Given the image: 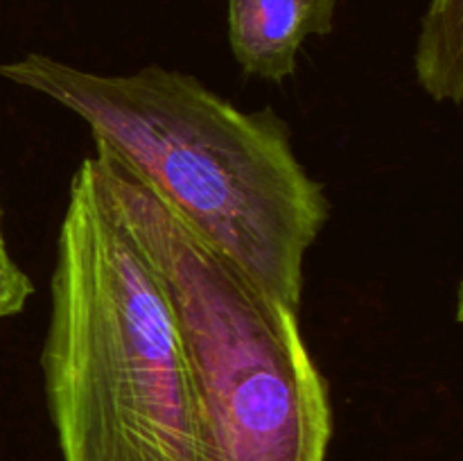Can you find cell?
<instances>
[{"label": "cell", "instance_id": "cell-1", "mask_svg": "<svg viewBox=\"0 0 463 461\" xmlns=\"http://www.w3.org/2000/svg\"><path fill=\"white\" fill-rule=\"evenodd\" d=\"M0 77L81 118L95 147L156 190L271 296L301 312L306 256L330 202L276 111H244L194 75L158 63L99 75L30 52L0 63Z\"/></svg>", "mask_w": 463, "mask_h": 461}, {"label": "cell", "instance_id": "cell-2", "mask_svg": "<svg viewBox=\"0 0 463 461\" xmlns=\"http://www.w3.org/2000/svg\"><path fill=\"white\" fill-rule=\"evenodd\" d=\"M41 373L63 461H211L165 283L93 156L72 174L59 224Z\"/></svg>", "mask_w": 463, "mask_h": 461}, {"label": "cell", "instance_id": "cell-3", "mask_svg": "<svg viewBox=\"0 0 463 461\" xmlns=\"http://www.w3.org/2000/svg\"><path fill=\"white\" fill-rule=\"evenodd\" d=\"M95 167L165 283L211 434V461H326L330 389L285 306L102 147Z\"/></svg>", "mask_w": 463, "mask_h": 461}, {"label": "cell", "instance_id": "cell-4", "mask_svg": "<svg viewBox=\"0 0 463 461\" xmlns=\"http://www.w3.org/2000/svg\"><path fill=\"white\" fill-rule=\"evenodd\" d=\"M339 0H226L229 45L247 77L283 84L310 36L335 27Z\"/></svg>", "mask_w": 463, "mask_h": 461}, {"label": "cell", "instance_id": "cell-5", "mask_svg": "<svg viewBox=\"0 0 463 461\" xmlns=\"http://www.w3.org/2000/svg\"><path fill=\"white\" fill-rule=\"evenodd\" d=\"M420 89L439 104L463 99V0H430L414 52Z\"/></svg>", "mask_w": 463, "mask_h": 461}, {"label": "cell", "instance_id": "cell-6", "mask_svg": "<svg viewBox=\"0 0 463 461\" xmlns=\"http://www.w3.org/2000/svg\"><path fill=\"white\" fill-rule=\"evenodd\" d=\"M32 294H34V283L9 253L3 233V206H0V321L21 315Z\"/></svg>", "mask_w": 463, "mask_h": 461}]
</instances>
